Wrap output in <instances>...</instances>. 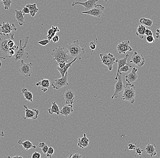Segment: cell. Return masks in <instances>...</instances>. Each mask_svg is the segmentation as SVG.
I'll return each instance as SVG.
<instances>
[{
	"instance_id": "f907efd6",
	"label": "cell",
	"mask_w": 160,
	"mask_h": 158,
	"mask_svg": "<svg viewBox=\"0 0 160 158\" xmlns=\"http://www.w3.org/2000/svg\"><path fill=\"white\" fill-rule=\"evenodd\" d=\"M1 65H2V64H1V61H0V68H1Z\"/></svg>"
},
{
	"instance_id": "d6986e66",
	"label": "cell",
	"mask_w": 160,
	"mask_h": 158,
	"mask_svg": "<svg viewBox=\"0 0 160 158\" xmlns=\"http://www.w3.org/2000/svg\"><path fill=\"white\" fill-rule=\"evenodd\" d=\"M129 56V54H126L125 57H123L121 59H118L116 60L115 62L117 63V74H116V76L115 78V79L117 80L118 79V76L119 75V70L120 68H121L122 66H124L125 65L129 64L127 63V60L128 57Z\"/></svg>"
},
{
	"instance_id": "f35d334b",
	"label": "cell",
	"mask_w": 160,
	"mask_h": 158,
	"mask_svg": "<svg viewBox=\"0 0 160 158\" xmlns=\"http://www.w3.org/2000/svg\"><path fill=\"white\" fill-rule=\"evenodd\" d=\"M50 42V41L49 40H43L40 41H38V44H40L42 46H46L49 44Z\"/></svg>"
},
{
	"instance_id": "c3c4849f",
	"label": "cell",
	"mask_w": 160,
	"mask_h": 158,
	"mask_svg": "<svg viewBox=\"0 0 160 158\" xmlns=\"http://www.w3.org/2000/svg\"><path fill=\"white\" fill-rule=\"evenodd\" d=\"M8 158H22V156H13V157H11V156H8Z\"/></svg>"
},
{
	"instance_id": "44dd1931",
	"label": "cell",
	"mask_w": 160,
	"mask_h": 158,
	"mask_svg": "<svg viewBox=\"0 0 160 158\" xmlns=\"http://www.w3.org/2000/svg\"><path fill=\"white\" fill-rule=\"evenodd\" d=\"M89 140L86 137V134L84 133L83 134V136L82 138H78V147L80 148H86L89 145Z\"/></svg>"
},
{
	"instance_id": "7a4b0ae2",
	"label": "cell",
	"mask_w": 160,
	"mask_h": 158,
	"mask_svg": "<svg viewBox=\"0 0 160 158\" xmlns=\"http://www.w3.org/2000/svg\"><path fill=\"white\" fill-rule=\"evenodd\" d=\"M66 46L70 55L73 59L76 58L81 60V56L85 54V51L83 48H81L80 46L79 41H74L72 44H69Z\"/></svg>"
},
{
	"instance_id": "4316f807",
	"label": "cell",
	"mask_w": 160,
	"mask_h": 158,
	"mask_svg": "<svg viewBox=\"0 0 160 158\" xmlns=\"http://www.w3.org/2000/svg\"><path fill=\"white\" fill-rule=\"evenodd\" d=\"M26 6L28 7L30 10V14L31 16L34 17L36 13L39 11V9L36 6V3L34 4H27Z\"/></svg>"
},
{
	"instance_id": "681fc988",
	"label": "cell",
	"mask_w": 160,
	"mask_h": 158,
	"mask_svg": "<svg viewBox=\"0 0 160 158\" xmlns=\"http://www.w3.org/2000/svg\"><path fill=\"white\" fill-rule=\"evenodd\" d=\"M4 135H5V134H4L3 131H2L1 132H0V136H1V137H4Z\"/></svg>"
},
{
	"instance_id": "2e32d148",
	"label": "cell",
	"mask_w": 160,
	"mask_h": 158,
	"mask_svg": "<svg viewBox=\"0 0 160 158\" xmlns=\"http://www.w3.org/2000/svg\"><path fill=\"white\" fill-rule=\"evenodd\" d=\"M137 70H138L135 67L132 68L131 71L125 76L126 82L128 83L131 84V83L136 82L137 81L138 77V75L137 74Z\"/></svg>"
},
{
	"instance_id": "8992f818",
	"label": "cell",
	"mask_w": 160,
	"mask_h": 158,
	"mask_svg": "<svg viewBox=\"0 0 160 158\" xmlns=\"http://www.w3.org/2000/svg\"><path fill=\"white\" fill-rule=\"evenodd\" d=\"M101 61H102L103 64L108 67L109 70L111 71L113 69V65L115 63L116 59L114 56L112 54H100Z\"/></svg>"
},
{
	"instance_id": "ac0fdd59",
	"label": "cell",
	"mask_w": 160,
	"mask_h": 158,
	"mask_svg": "<svg viewBox=\"0 0 160 158\" xmlns=\"http://www.w3.org/2000/svg\"><path fill=\"white\" fill-rule=\"evenodd\" d=\"M36 86H40L42 92L45 93L47 91L50 86V81L47 79H41V80L36 84Z\"/></svg>"
},
{
	"instance_id": "b9f144b4",
	"label": "cell",
	"mask_w": 160,
	"mask_h": 158,
	"mask_svg": "<svg viewBox=\"0 0 160 158\" xmlns=\"http://www.w3.org/2000/svg\"><path fill=\"white\" fill-rule=\"evenodd\" d=\"M22 12L23 14H29L30 13V10L28 7L27 6H23V9H22Z\"/></svg>"
},
{
	"instance_id": "cb8c5ba5",
	"label": "cell",
	"mask_w": 160,
	"mask_h": 158,
	"mask_svg": "<svg viewBox=\"0 0 160 158\" xmlns=\"http://www.w3.org/2000/svg\"><path fill=\"white\" fill-rule=\"evenodd\" d=\"M18 143L19 144L22 145L24 149L26 150L31 149H35L36 147V146L33 145V144L29 140H26L24 142H22L21 139H20L18 140Z\"/></svg>"
},
{
	"instance_id": "d590c367",
	"label": "cell",
	"mask_w": 160,
	"mask_h": 158,
	"mask_svg": "<svg viewBox=\"0 0 160 158\" xmlns=\"http://www.w3.org/2000/svg\"><path fill=\"white\" fill-rule=\"evenodd\" d=\"M136 144H133L129 142L128 145V149L130 150H135L136 148Z\"/></svg>"
},
{
	"instance_id": "ab89813d",
	"label": "cell",
	"mask_w": 160,
	"mask_h": 158,
	"mask_svg": "<svg viewBox=\"0 0 160 158\" xmlns=\"http://www.w3.org/2000/svg\"><path fill=\"white\" fill-rule=\"evenodd\" d=\"M153 32L150 29H146L145 31V35L146 36H153Z\"/></svg>"
},
{
	"instance_id": "3957f363",
	"label": "cell",
	"mask_w": 160,
	"mask_h": 158,
	"mask_svg": "<svg viewBox=\"0 0 160 158\" xmlns=\"http://www.w3.org/2000/svg\"><path fill=\"white\" fill-rule=\"evenodd\" d=\"M122 93L121 99L128 101L131 104L135 102L136 86L134 85L128 83L126 84Z\"/></svg>"
},
{
	"instance_id": "277c9868",
	"label": "cell",
	"mask_w": 160,
	"mask_h": 158,
	"mask_svg": "<svg viewBox=\"0 0 160 158\" xmlns=\"http://www.w3.org/2000/svg\"><path fill=\"white\" fill-rule=\"evenodd\" d=\"M29 38H30V37L29 36L25 37V43H24L23 46H22V44H21L22 40H20V46H19V49L17 50V51L16 52L14 55V60L15 61L23 60L24 59H27L29 57V54H28V52L26 51L25 49H26V48L27 47Z\"/></svg>"
},
{
	"instance_id": "8d00e7d4",
	"label": "cell",
	"mask_w": 160,
	"mask_h": 158,
	"mask_svg": "<svg viewBox=\"0 0 160 158\" xmlns=\"http://www.w3.org/2000/svg\"><path fill=\"white\" fill-rule=\"evenodd\" d=\"M146 41L148 43H153L155 41V38L153 36H146Z\"/></svg>"
},
{
	"instance_id": "d4e9b609",
	"label": "cell",
	"mask_w": 160,
	"mask_h": 158,
	"mask_svg": "<svg viewBox=\"0 0 160 158\" xmlns=\"http://www.w3.org/2000/svg\"><path fill=\"white\" fill-rule=\"evenodd\" d=\"M76 59H77L75 58L73 60L71 61H70L69 63H67V64H66V65L64 66V68H62V69L56 68L57 70L59 71V73H60L61 75V77L64 76H65L66 73L68 71V69H69L70 67H71V64H72L74 62H75V61H76Z\"/></svg>"
},
{
	"instance_id": "836d02e7",
	"label": "cell",
	"mask_w": 160,
	"mask_h": 158,
	"mask_svg": "<svg viewBox=\"0 0 160 158\" xmlns=\"http://www.w3.org/2000/svg\"><path fill=\"white\" fill-rule=\"evenodd\" d=\"M54 149L52 147H49L48 150H47V152H46V156L47 157H49V158H51L52 157V154H54Z\"/></svg>"
},
{
	"instance_id": "ffe728a7",
	"label": "cell",
	"mask_w": 160,
	"mask_h": 158,
	"mask_svg": "<svg viewBox=\"0 0 160 158\" xmlns=\"http://www.w3.org/2000/svg\"><path fill=\"white\" fill-rule=\"evenodd\" d=\"M73 111V105L66 104L65 105H62V109L60 110V114L67 117Z\"/></svg>"
},
{
	"instance_id": "6da1fadb",
	"label": "cell",
	"mask_w": 160,
	"mask_h": 158,
	"mask_svg": "<svg viewBox=\"0 0 160 158\" xmlns=\"http://www.w3.org/2000/svg\"><path fill=\"white\" fill-rule=\"evenodd\" d=\"M51 56L53 60L56 61V64L62 61L69 63L74 59L70 55L66 46L56 47L52 51Z\"/></svg>"
},
{
	"instance_id": "74e56055",
	"label": "cell",
	"mask_w": 160,
	"mask_h": 158,
	"mask_svg": "<svg viewBox=\"0 0 160 158\" xmlns=\"http://www.w3.org/2000/svg\"><path fill=\"white\" fill-rule=\"evenodd\" d=\"M82 156L81 154H79L78 153H76V154H70L69 156H68V158H81Z\"/></svg>"
},
{
	"instance_id": "9c48e42d",
	"label": "cell",
	"mask_w": 160,
	"mask_h": 158,
	"mask_svg": "<svg viewBox=\"0 0 160 158\" xmlns=\"http://www.w3.org/2000/svg\"><path fill=\"white\" fill-rule=\"evenodd\" d=\"M9 38L2 39L0 37V59L4 60L7 57H9L10 48L7 45V42Z\"/></svg>"
},
{
	"instance_id": "f5cc1de1",
	"label": "cell",
	"mask_w": 160,
	"mask_h": 158,
	"mask_svg": "<svg viewBox=\"0 0 160 158\" xmlns=\"http://www.w3.org/2000/svg\"><path fill=\"white\" fill-rule=\"evenodd\" d=\"M83 1H88V0H83Z\"/></svg>"
},
{
	"instance_id": "d6a6232c",
	"label": "cell",
	"mask_w": 160,
	"mask_h": 158,
	"mask_svg": "<svg viewBox=\"0 0 160 158\" xmlns=\"http://www.w3.org/2000/svg\"><path fill=\"white\" fill-rule=\"evenodd\" d=\"M132 66L129 64L125 65L124 66H122L121 68H120L119 70V73H126L127 71H129L130 68H131Z\"/></svg>"
},
{
	"instance_id": "f6af8a7d",
	"label": "cell",
	"mask_w": 160,
	"mask_h": 158,
	"mask_svg": "<svg viewBox=\"0 0 160 158\" xmlns=\"http://www.w3.org/2000/svg\"><path fill=\"white\" fill-rule=\"evenodd\" d=\"M156 37L157 39H160V27L156 30Z\"/></svg>"
},
{
	"instance_id": "e575fe53",
	"label": "cell",
	"mask_w": 160,
	"mask_h": 158,
	"mask_svg": "<svg viewBox=\"0 0 160 158\" xmlns=\"http://www.w3.org/2000/svg\"><path fill=\"white\" fill-rule=\"evenodd\" d=\"M89 47H90V50L91 51H93L95 50L96 47V43L95 41H91L89 44Z\"/></svg>"
},
{
	"instance_id": "52a82bcc",
	"label": "cell",
	"mask_w": 160,
	"mask_h": 158,
	"mask_svg": "<svg viewBox=\"0 0 160 158\" xmlns=\"http://www.w3.org/2000/svg\"><path fill=\"white\" fill-rule=\"evenodd\" d=\"M32 63H26L23 60H21L19 72L25 77H29L31 76L32 73Z\"/></svg>"
},
{
	"instance_id": "816d5d0a",
	"label": "cell",
	"mask_w": 160,
	"mask_h": 158,
	"mask_svg": "<svg viewBox=\"0 0 160 158\" xmlns=\"http://www.w3.org/2000/svg\"><path fill=\"white\" fill-rule=\"evenodd\" d=\"M104 1H105V2H107L109 0H104Z\"/></svg>"
},
{
	"instance_id": "4dcf8cb0",
	"label": "cell",
	"mask_w": 160,
	"mask_h": 158,
	"mask_svg": "<svg viewBox=\"0 0 160 158\" xmlns=\"http://www.w3.org/2000/svg\"><path fill=\"white\" fill-rule=\"evenodd\" d=\"M139 22L141 23V24L149 26V27H151L153 24V21L151 19H147L145 17L141 18L139 20Z\"/></svg>"
},
{
	"instance_id": "7dc6e473",
	"label": "cell",
	"mask_w": 160,
	"mask_h": 158,
	"mask_svg": "<svg viewBox=\"0 0 160 158\" xmlns=\"http://www.w3.org/2000/svg\"><path fill=\"white\" fill-rule=\"evenodd\" d=\"M46 145V144H45V142H41V143H40L39 144V147L40 148H42L44 147L45 145Z\"/></svg>"
},
{
	"instance_id": "f1b7e54d",
	"label": "cell",
	"mask_w": 160,
	"mask_h": 158,
	"mask_svg": "<svg viewBox=\"0 0 160 158\" xmlns=\"http://www.w3.org/2000/svg\"><path fill=\"white\" fill-rule=\"evenodd\" d=\"M47 111L50 114H52L54 113L56 114L57 115L60 114V110L59 109V107L56 102H52L51 108L48 109Z\"/></svg>"
},
{
	"instance_id": "db71d44e",
	"label": "cell",
	"mask_w": 160,
	"mask_h": 158,
	"mask_svg": "<svg viewBox=\"0 0 160 158\" xmlns=\"http://www.w3.org/2000/svg\"><path fill=\"white\" fill-rule=\"evenodd\" d=\"M1 1H2V0H1Z\"/></svg>"
},
{
	"instance_id": "30bf717a",
	"label": "cell",
	"mask_w": 160,
	"mask_h": 158,
	"mask_svg": "<svg viewBox=\"0 0 160 158\" xmlns=\"http://www.w3.org/2000/svg\"><path fill=\"white\" fill-rule=\"evenodd\" d=\"M117 78V82L115 84V90L114 94L111 97V99H113L114 98H118L119 95L122 93L124 90L125 85L122 81V73L119 72Z\"/></svg>"
},
{
	"instance_id": "484cf974",
	"label": "cell",
	"mask_w": 160,
	"mask_h": 158,
	"mask_svg": "<svg viewBox=\"0 0 160 158\" xmlns=\"http://www.w3.org/2000/svg\"><path fill=\"white\" fill-rule=\"evenodd\" d=\"M60 31V29L58 28V26H51V28L48 30L47 32V35L46 36L48 40L49 41H51V40L52 39V37L53 36L55 35L56 33L57 32Z\"/></svg>"
},
{
	"instance_id": "ba28073f",
	"label": "cell",
	"mask_w": 160,
	"mask_h": 158,
	"mask_svg": "<svg viewBox=\"0 0 160 158\" xmlns=\"http://www.w3.org/2000/svg\"><path fill=\"white\" fill-rule=\"evenodd\" d=\"M105 7L100 4H96L95 6L87 11H84L82 12L83 14H86L94 16V17H101L104 16L103 13Z\"/></svg>"
},
{
	"instance_id": "4fadbf2b",
	"label": "cell",
	"mask_w": 160,
	"mask_h": 158,
	"mask_svg": "<svg viewBox=\"0 0 160 158\" xmlns=\"http://www.w3.org/2000/svg\"><path fill=\"white\" fill-rule=\"evenodd\" d=\"M23 107L25 109V116L23 117L24 119H31L35 120L38 118V115L39 114V110L35 109H28L26 105H23Z\"/></svg>"
},
{
	"instance_id": "1f68e13d",
	"label": "cell",
	"mask_w": 160,
	"mask_h": 158,
	"mask_svg": "<svg viewBox=\"0 0 160 158\" xmlns=\"http://www.w3.org/2000/svg\"><path fill=\"white\" fill-rule=\"evenodd\" d=\"M12 0H2L1 4L4 6L5 10H8L12 4Z\"/></svg>"
},
{
	"instance_id": "7402d4cb",
	"label": "cell",
	"mask_w": 160,
	"mask_h": 158,
	"mask_svg": "<svg viewBox=\"0 0 160 158\" xmlns=\"http://www.w3.org/2000/svg\"><path fill=\"white\" fill-rule=\"evenodd\" d=\"M156 144H149L145 147V152L151 157H153L156 154Z\"/></svg>"
},
{
	"instance_id": "5bb4252c",
	"label": "cell",
	"mask_w": 160,
	"mask_h": 158,
	"mask_svg": "<svg viewBox=\"0 0 160 158\" xmlns=\"http://www.w3.org/2000/svg\"><path fill=\"white\" fill-rule=\"evenodd\" d=\"M130 41L128 40L119 43L116 47L118 53L119 54H125L127 51H132V47L130 46Z\"/></svg>"
},
{
	"instance_id": "60d3db41",
	"label": "cell",
	"mask_w": 160,
	"mask_h": 158,
	"mask_svg": "<svg viewBox=\"0 0 160 158\" xmlns=\"http://www.w3.org/2000/svg\"><path fill=\"white\" fill-rule=\"evenodd\" d=\"M41 157V154L38 152H35L31 156V158H40Z\"/></svg>"
},
{
	"instance_id": "ee69618b",
	"label": "cell",
	"mask_w": 160,
	"mask_h": 158,
	"mask_svg": "<svg viewBox=\"0 0 160 158\" xmlns=\"http://www.w3.org/2000/svg\"><path fill=\"white\" fill-rule=\"evenodd\" d=\"M135 150H136V154L139 155H141L142 152H143V150L141 149L140 148H136Z\"/></svg>"
},
{
	"instance_id": "9a60e30c",
	"label": "cell",
	"mask_w": 160,
	"mask_h": 158,
	"mask_svg": "<svg viewBox=\"0 0 160 158\" xmlns=\"http://www.w3.org/2000/svg\"><path fill=\"white\" fill-rule=\"evenodd\" d=\"M98 1V0H88L87 1H84V2L76 1L72 3V6H74L77 4L81 5L83 6V9L85 10V11H87L90 10V9H92Z\"/></svg>"
},
{
	"instance_id": "8fae6325",
	"label": "cell",
	"mask_w": 160,
	"mask_h": 158,
	"mask_svg": "<svg viewBox=\"0 0 160 158\" xmlns=\"http://www.w3.org/2000/svg\"><path fill=\"white\" fill-rule=\"evenodd\" d=\"M67 80H68V75H67V71L64 76H62L61 78L55 79V82L51 84V86L53 89H59L64 86H68L69 84L67 82Z\"/></svg>"
},
{
	"instance_id": "603a6c76",
	"label": "cell",
	"mask_w": 160,
	"mask_h": 158,
	"mask_svg": "<svg viewBox=\"0 0 160 158\" xmlns=\"http://www.w3.org/2000/svg\"><path fill=\"white\" fill-rule=\"evenodd\" d=\"M15 17L20 26H22L25 23V17L22 11L15 10Z\"/></svg>"
},
{
	"instance_id": "5b68a950",
	"label": "cell",
	"mask_w": 160,
	"mask_h": 158,
	"mask_svg": "<svg viewBox=\"0 0 160 158\" xmlns=\"http://www.w3.org/2000/svg\"><path fill=\"white\" fill-rule=\"evenodd\" d=\"M17 28L13 24H10L7 21L5 22L3 21L0 24V35H1L11 36H14V33L13 32L16 31Z\"/></svg>"
},
{
	"instance_id": "e0dca14e",
	"label": "cell",
	"mask_w": 160,
	"mask_h": 158,
	"mask_svg": "<svg viewBox=\"0 0 160 158\" xmlns=\"http://www.w3.org/2000/svg\"><path fill=\"white\" fill-rule=\"evenodd\" d=\"M64 99L66 104L72 105L75 99V92L70 89L67 90L64 93Z\"/></svg>"
},
{
	"instance_id": "83f0119b",
	"label": "cell",
	"mask_w": 160,
	"mask_h": 158,
	"mask_svg": "<svg viewBox=\"0 0 160 158\" xmlns=\"http://www.w3.org/2000/svg\"><path fill=\"white\" fill-rule=\"evenodd\" d=\"M146 27H145V26L142 24L138 26V27H137L136 34L140 39H142L144 38V36H145V31H146Z\"/></svg>"
},
{
	"instance_id": "7c38bea8",
	"label": "cell",
	"mask_w": 160,
	"mask_h": 158,
	"mask_svg": "<svg viewBox=\"0 0 160 158\" xmlns=\"http://www.w3.org/2000/svg\"><path fill=\"white\" fill-rule=\"evenodd\" d=\"M145 63V59L142 54H138L137 51H134L132 54L131 60L130 61V63H132L134 65L141 67Z\"/></svg>"
},
{
	"instance_id": "7bdbcfd3",
	"label": "cell",
	"mask_w": 160,
	"mask_h": 158,
	"mask_svg": "<svg viewBox=\"0 0 160 158\" xmlns=\"http://www.w3.org/2000/svg\"><path fill=\"white\" fill-rule=\"evenodd\" d=\"M48 149H49V147H48V145L46 144L43 148H41V150L44 154H46Z\"/></svg>"
},
{
	"instance_id": "bcb514c9",
	"label": "cell",
	"mask_w": 160,
	"mask_h": 158,
	"mask_svg": "<svg viewBox=\"0 0 160 158\" xmlns=\"http://www.w3.org/2000/svg\"><path fill=\"white\" fill-rule=\"evenodd\" d=\"M52 41H53V42L54 43H56V42H58V41L59 40V37L58 36L56 35H55L52 38Z\"/></svg>"
},
{
	"instance_id": "f546056e",
	"label": "cell",
	"mask_w": 160,
	"mask_h": 158,
	"mask_svg": "<svg viewBox=\"0 0 160 158\" xmlns=\"http://www.w3.org/2000/svg\"><path fill=\"white\" fill-rule=\"evenodd\" d=\"M21 92L24 95V98L26 100L29 102H33V94L31 92L29 91L26 88H23Z\"/></svg>"
}]
</instances>
